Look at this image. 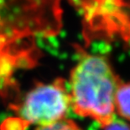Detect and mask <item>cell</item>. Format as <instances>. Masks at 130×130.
Listing matches in <instances>:
<instances>
[{"instance_id": "cell-1", "label": "cell", "mask_w": 130, "mask_h": 130, "mask_svg": "<svg viewBox=\"0 0 130 130\" xmlns=\"http://www.w3.org/2000/svg\"><path fill=\"white\" fill-rule=\"evenodd\" d=\"M79 57L69 79L71 109L103 127L116 118L115 97L122 80L108 57L76 46Z\"/></svg>"}, {"instance_id": "cell-2", "label": "cell", "mask_w": 130, "mask_h": 130, "mask_svg": "<svg viewBox=\"0 0 130 130\" xmlns=\"http://www.w3.org/2000/svg\"><path fill=\"white\" fill-rule=\"evenodd\" d=\"M82 15V36L94 41L130 46V0H67Z\"/></svg>"}, {"instance_id": "cell-3", "label": "cell", "mask_w": 130, "mask_h": 130, "mask_svg": "<svg viewBox=\"0 0 130 130\" xmlns=\"http://www.w3.org/2000/svg\"><path fill=\"white\" fill-rule=\"evenodd\" d=\"M70 108L68 83L63 78H56L49 83H36L15 110L18 121L24 126L43 127L66 118Z\"/></svg>"}, {"instance_id": "cell-4", "label": "cell", "mask_w": 130, "mask_h": 130, "mask_svg": "<svg viewBox=\"0 0 130 130\" xmlns=\"http://www.w3.org/2000/svg\"><path fill=\"white\" fill-rule=\"evenodd\" d=\"M116 115L130 122V82H122L116 93Z\"/></svg>"}, {"instance_id": "cell-5", "label": "cell", "mask_w": 130, "mask_h": 130, "mask_svg": "<svg viewBox=\"0 0 130 130\" xmlns=\"http://www.w3.org/2000/svg\"><path fill=\"white\" fill-rule=\"evenodd\" d=\"M35 130H83L72 119L65 118L53 124L43 127H37Z\"/></svg>"}, {"instance_id": "cell-6", "label": "cell", "mask_w": 130, "mask_h": 130, "mask_svg": "<svg viewBox=\"0 0 130 130\" xmlns=\"http://www.w3.org/2000/svg\"><path fill=\"white\" fill-rule=\"evenodd\" d=\"M102 130H130V123L123 119L116 117L111 123L102 127Z\"/></svg>"}]
</instances>
